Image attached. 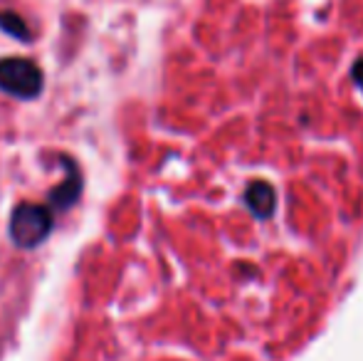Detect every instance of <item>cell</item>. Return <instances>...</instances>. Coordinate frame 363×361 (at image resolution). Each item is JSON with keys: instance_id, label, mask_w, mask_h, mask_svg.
Instances as JSON below:
<instances>
[{"instance_id": "obj_5", "label": "cell", "mask_w": 363, "mask_h": 361, "mask_svg": "<svg viewBox=\"0 0 363 361\" xmlns=\"http://www.w3.org/2000/svg\"><path fill=\"white\" fill-rule=\"evenodd\" d=\"M0 30L8 33L10 38L30 40V28L25 25V20L18 13H0Z\"/></svg>"}, {"instance_id": "obj_2", "label": "cell", "mask_w": 363, "mask_h": 361, "mask_svg": "<svg viewBox=\"0 0 363 361\" xmlns=\"http://www.w3.org/2000/svg\"><path fill=\"white\" fill-rule=\"evenodd\" d=\"M0 91L15 99H35L43 91V70L28 57L0 60Z\"/></svg>"}, {"instance_id": "obj_1", "label": "cell", "mask_w": 363, "mask_h": 361, "mask_svg": "<svg viewBox=\"0 0 363 361\" xmlns=\"http://www.w3.org/2000/svg\"><path fill=\"white\" fill-rule=\"evenodd\" d=\"M50 231H52V213L45 206H40V203L23 201L10 213V240L18 248H23V250H33L40 243H45Z\"/></svg>"}, {"instance_id": "obj_3", "label": "cell", "mask_w": 363, "mask_h": 361, "mask_svg": "<svg viewBox=\"0 0 363 361\" xmlns=\"http://www.w3.org/2000/svg\"><path fill=\"white\" fill-rule=\"evenodd\" d=\"M60 164L65 166L67 176L60 186H55L50 191V203H52L57 211H67L72 208L77 201H79V193H82V176H79V169L69 156H60Z\"/></svg>"}, {"instance_id": "obj_6", "label": "cell", "mask_w": 363, "mask_h": 361, "mask_svg": "<svg viewBox=\"0 0 363 361\" xmlns=\"http://www.w3.org/2000/svg\"><path fill=\"white\" fill-rule=\"evenodd\" d=\"M354 77H356V82H359L361 87H363V57L354 65Z\"/></svg>"}, {"instance_id": "obj_4", "label": "cell", "mask_w": 363, "mask_h": 361, "mask_svg": "<svg viewBox=\"0 0 363 361\" xmlns=\"http://www.w3.org/2000/svg\"><path fill=\"white\" fill-rule=\"evenodd\" d=\"M245 206L255 218H269L277 208V193L267 181H255L245 191Z\"/></svg>"}]
</instances>
